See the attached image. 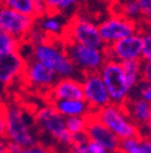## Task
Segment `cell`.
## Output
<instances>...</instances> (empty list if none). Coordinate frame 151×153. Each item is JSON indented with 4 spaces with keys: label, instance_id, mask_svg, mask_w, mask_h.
I'll return each mask as SVG.
<instances>
[{
    "label": "cell",
    "instance_id": "ba28073f",
    "mask_svg": "<svg viewBox=\"0 0 151 153\" xmlns=\"http://www.w3.org/2000/svg\"><path fill=\"white\" fill-rule=\"evenodd\" d=\"M36 21L32 16L20 13L6 6L0 5V29L18 42L26 40Z\"/></svg>",
    "mask_w": 151,
    "mask_h": 153
},
{
    "label": "cell",
    "instance_id": "e0dca14e",
    "mask_svg": "<svg viewBox=\"0 0 151 153\" xmlns=\"http://www.w3.org/2000/svg\"><path fill=\"white\" fill-rule=\"evenodd\" d=\"M50 105H52L54 109L64 118L88 117L89 114H92V111L85 100H62L54 101Z\"/></svg>",
    "mask_w": 151,
    "mask_h": 153
},
{
    "label": "cell",
    "instance_id": "277c9868",
    "mask_svg": "<svg viewBox=\"0 0 151 153\" xmlns=\"http://www.w3.org/2000/svg\"><path fill=\"white\" fill-rule=\"evenodd\" d=\"M93 114L120 141L141 135L139 128L130 120L123 106L110 103L102 109L94 112Z\"/></svg>",
    "mask_w": 151,
    "mask_h": 153
},
{
    "label": "cell",
    "instance_id": "8fae6325",
    "mask_svg": "<svg viewBox=\"0 0 151 153\" xmlns=\"http://www.w3.org/2000/svg\"><path fill=\"white\" fill-rule=\"evenodd\" d=\"M106 60L116 62H127L140 60L141 53V32L126 36L123 39L104 48Z\"/></svg>",
    "mask_w": 151,
    "mask_h": 153
},
{
    "label": "cell",
    "instance_id": "603a6c76",
    "mask_svg": "<svg viewBox=\"0 0 151 153\" xmlns=\"http://www.w3.org/2000/svg\"><path fill=\"white\" fill-rule=\"evenodd\" d=\"M0 5L27 16L33 15V0H0Z\"/></svg>",
    "mask_w": 151,
    "mask_h": 153
},
{
    "label": "cell",
    "instance_id": "83f0119b",
    "mask_svg": "<svg viewBox=\"0 0 151 153\" xmlns=\"http://www.w3.org/2000/svg\"><path fill=\"white\" fill-rule=\"evenodd\" d=\"M21 153H57V151L51 146H47L41 142H36L30 147L23 148Z\"/></svg>",
    "mask_w": 151,
    "mask_h": 153
},
{
    "label": "cell",
    "instance_id": "3957f363",
    "mask_svg": "<svg viewBox=\"0 0 151 153\" xmlns=\"http://www.w3.org/2000/svg\"><path fill=\"white\" fill-rule=\"evenodd\" d=\"M34 124L41 134L51 137L64 151L71 147V135L65 128V118L54 109L52 105L39 108L34 114Z\"/></svg>",
    "mask_w": 151,
    "mask_h": 153
},
{
    "label": "cell",
    "instance_id": "6da1fadb",
    "mask_svg": "<svg viewBox=\"0 0 151 153\" xmlns=\"http://www.w3.org/2000/svg\"><path fill=\"white\" fill-rule=\"evenodd\" d=\"M32 59L43 63L51 69L58 79H78L79 71L74 67L64 51L62 39H47L37 45L32 46ZM81 74V73H80Z\"/></svg>",
    "mask_w": 151,
    "mask_h": 153
},
{
    "label": "cell",
    "instance_id": "1f68e13d",
    "mask_svg": "<svg viewBox=\"0 0 151 153\" xmlns=\"http://www.w3.org/2000/svg\"><path fill=\"white\" fill-rule=\"evenodd\" d=\"M141 79L146 82L151 80V62L141 61Z\"/></svg>",
    "mask_w": 151,
    "mask_h": 153
},
{
    "label": "cell",
    "instance_id": "30bf717a",
    "mask_svg": "<svg viewBox=\"0 0 151 153\" xmlns=\"http://www.w3.org/2000/svg\"><path fill=\"white\" fill-rule=\"evenodd\" d=\"M98 32L104 46H109L126 36L138 33V25L128 18L114 15L108 17L98 26Z\"/></svg>",
    "mask_w": 151,
    "mask_h": 153
},
{
    "label": "cell",
    "instance_id": "d6a6232c",
    "mask_svg": "<svg viewBox=\"0 0 151 153\" xmlns=\"http://www.w3.org/2000/svg\"><path fill=\"white\" fill-rule=\"evenodd\" d=\"M22 147L20 145H17L12 141H6V151L7 153H21L22 152Z\"/></svg>",
    "mask_w": 151,
    "mask_h": 153
},
{
    "label": "cell",
    "instance_id": "7c38bea8",
    "mask_svg": "<svg viewBox=\"0 0 151 153\" xmlns=\"http://www.w3.org/2000/svg\"><path fill=\"white\" fill-rule=\"evenodd\" d=\"M22 78L24 79L28 86L37 91H45L46 94L53 86V84L58 80L57 75L51 69H48L46 66L33 59L26 61V67L22 74Z\"/></svg>",
    "mask_w": 151,
    "mask_h": 153
},
{
    "label": "cell",
    "instance_id": "5bb4252c",
    "mask_svg": "<svg viewBox=\"0 0 151 153\" xmlns=\"http://www.w3.org/2000/svg\"><path fill=\"white\" fill-rule=\"evenodd\" d=\"M26 67V60L20 51L0 52V82L4 86L11 85L22 76Z\"/></svg>",
    "mask_w": 151,
    "mask_h": 153
},
{
    "label": "cell",
    "instance_id": "8992f818",
    "mask_svg": "<svg viewBox=\"0 0 151 153\" xmlns=\"http://www.w3.org/2000/svg\"><path fill=\"white\" fill-rule=\"evenodd\" d=\"M62 43L68 59L81 74L99 72V69L106 61L104 49L88 48L63 39Z\"/></svg>",
    "mask_w": 151,
    "mask_h": 153
},
{
    "label": "cell",
    "instance_id": "5b68a950",
    "mask_svg": "<svg viewBox=\"0 0 151 153\" xmlns=\"http://www.w3.org/2000/svg\"><path fill=\"white\" fill-rule=\"evenodd\" d=\"M99 74L108 90L110 103L123 106L132 96V90L126 82L121 63L112 60H106L99 69Z\"/></svg>",
    "mask_w": 151,
    "mask_h": 153
},
{
    "label": "cell",
    "instance_id": "44dd1931",
    "mask_svg": "<svg viewBox=\"0 0 151 153\" xmlns=\"http://www.w3.org/2000/svg\"><path fill=\"white\" fill-rule=\"evenodd\" d=\"M43 1L47 9V15H58L70 10L81 0H43Z\"/></svg>",
    "mask_w": 151,
    "mask_h": 153
},
{
    "label": "cell",
    "instance_id": "2e32d148",
    "mask_svg": "<svg viewBox=\"0 0 151 153\" xmlns=\"http://www.w3.org/2000/svg\"><path fill=\"white\" fill-rule=\"evenodd\" d=\"M123 108L130 120L133 122L140 130L143 135V130L146 128L147 130L150 129V123H151V106L149 102L139 99V97H133L130 96L127 102L123 105Z\"/></svg>",
    "mask_w": 151,
    "mask_h": 153
},
{
    "label": "cell",
    "instance_id": "ac0fdd59",
    "mask_svg": "<svg viewBox=\"0 0 151 153\" xmlns=\"http://www.w3.org/2000/svg\"><path fill=\"white\" fill-rule=\"evenodd\" d=\"M39 23V29L44 33V35L50 39H62L65 25L58 15H46L43 18H40Z\"/></svg>",
    "mask_w": 151,
    "mask_h": 153
},
{
    "label": "cell",
    "instance_id": "52a82bcc",
    "mask_svg": "<svg viewBox=\"0 0 151 153\" xmlns=\"http://www.w3.org/2000/svg\"><path fill=\"white\" fill-rule=\"evenodd\" d=\"M62 39L94 49L105 48L100 39L98 26L89 21L86 16L78 13L71 17L70 21L65 25Z\"/></svg>",
    "mask_w": 151,
    "mask_h": 153
},
{
    "label": "cell",
    "instance_id": "f1b7e54d",
    "mask_svg": "<svg viewBox=\"0 0 151 153\" xmlns=\"http://www.w3.org/2000/svg\"><path fill=\"white\" fill-rule=\"evenodd\" d=\"M46 15H47V9H46L43 0H33V15H32V17L34 20L37 21Z\"/></svg>",
    "mask_w": 151,
    "mask_h": 153
},
{
    "label": "cell",
    "instance_id": "7402d4cb",
    "mask_svg": "<svg viewBox=\"0 0 151 153\" xmlns=\"http://www.w3.org/2000/svg\"><path fill=\"white\" fill-rule=\"evenodd\" d=\"M117 15L134 22L141 18L137 0H122L120 3V11Z\"/></svg>",
    "mask_w": 151,
    "mask_h": 153
},
{
    "label": "cell",
    "instance_id": "7a4b0ae2",
    "mask_svg": "<svg viewBox=\"0 0 151 153\" xmlns=\"http://www.w3.org/2000/svg\"><path fill=\"white\" fill-rule=\"evenodd\" d=\"M5 140L20 145L22 148L30 147L37 142L34 126L27 112L18 105H7L5 109Z\"/></svg>",
    "mask_w": 151,
    "mask_h": 153
},
{
    "label": "cell",
    "instance_id": "f546056e",
    "mask_svg": "<svg viewBox=\"0 0 151 153\" xmlns=\"http://www.w3.org/2000/svg\"><path fill=\"white\" fill-rule=\"evenodd\" d=\"M141 20L146 18L149 21L150 20V15H151V0H137Z\"/></svg>",
    "mask_w": 151,
    "mask_h": 153
},
{
    "label": "cell",
    "instance_id": "484cf974",
    "mask_svg": "<svg viewBox=\"0 0 151 153\" xmlns=\"http://www.w3.org/2000/svg\"><path fill=\"white\" fill-rule=\"evenodd\" d=\"M140 61L151 62V35L150 32H141V53Z\"/></svg>",
    "mask_w": 151,
    "mask_h": 153
},
{
    "label": "cell",
    "instance_id": "4316f807",
    "mask_svg": "<svg viewBox=\"0 0 151 153\" xmlns=\"http://www.w3.org/2000/svg\"><path fill=\"white\" fill-rule=\"evenodd\" d=\"M136 89L138 90V96L139 99L146 101V102H151V86H150V82L146 80H140L138 83V85L136 86Z\"/></svg>",
    "mask_w": 151,
    "mask_h": 153
},
{
    "label": "cell",
    "instance_id": "9a60e30c",
    "mask_svg": "<svg viewBox=\"0 0 151 153\" xmlns=\"http://www.w3.org/2000/svg\"><path fill=\"white\" fill-rule=\"evenodd\" d=\"M46 95L50 103L62 100H84L81 82L75 78L58 79Z\"/></svg>",
    "mask_w": 151,
    "mask_h": 153
},
{
    "label": "cell",
    "instance_id": "8d00e7d4",
    "mask_svg": "<svg viewBox=\"0 0 151 153\" xmlns=\"http://www.w3.org/2000/svg\"><path fill=\"white\" fill-rule=\"evenodd\" d=\"M57 153H71V152H70V151H64V149H63V151H61V152L57 151Z\"/></svg>",
    "mask_w": 151,
    "mask_h": 153
},
{
    "label": "cell",
    "instance_id": "836d02e7",
    "mask_svg": "<svg viewBox=\"0 0 151 153\" xmlns=\"http://www.w3.org/2000/svg\"><path fill=\"white\" fill-rule=\"evenodd\" d=\"M86 143H87V142H86ZM86 143L80 145V146H73V147H70L69 151H70L71 153H91V152L87 149Z\"/></svg>",
    "mask_w": 151,
    "mask_h": 153
},
{
    "label": "cell",
    "instance_id": "d4e9b609",
    "mask_svg": "<svg viewBox=\"0 0 151 153\" xmlns=\"http://www.w3.org/2000/svg\"><path fill=\"white\" fill-rule=\"evenodd\" d=\"M21 42L12 38L0 29V52H11V51H20Z\"/></svg>",
    "mask_w": 151,
    "mask_h": 153
},
{
    "label": "cell",
    "instance_id": "9c48e42d",
    "mask_svg": "<svg viewBox=\"0 0 151 153\" xmlns=\"http://www.w3.org/2000/svg\"><path fill=\"white\" fill-rule=\"evenodd\" d=\"M81 86L84 100L91 108L92 113L102 109L103 107L110 105V97L108 90L100 78L99 72L85 73L81 75Z\"/></svg>",
    "mask_w": 151,
    "mask_h": 153
},
{
    "label": "cell",
    "instance_id": "d6986e66",
    "mask_svg": "<svg viewBox=\"0 0 151 153\" xmlns=\"http://www.w3.org/2000/svg\"><path fill=\"white\" fill-rule=\"evenodd\" d=\"M119 153H151V141L149 136L139 135L137 137L120 141Z\"/></svg>",
    "mask_w": 151,
    "mask_h": 153
},
{
    "label": "cell",
    "instance_id": "4dcf8cb0",
    "mask_svg": "<svg viewBox=\"0 0 151 153\" xmlns=\"http://www.w3.org/2000/svg\"><path fill=\"white\" fill-rule=\"evenodd\" d=\"M5 109H6V105L0 102V139H5V131H6Z\"/></svg>",
    "mask_w": 151,
    "mask_h": 153
},
{
    "label": "cell",
    "instance_id": "e575fe53",
    "mask_svg": "<svg viewBox=\"0 0 151 153\" xmlns=\"http://www.w3.org/2000/svg\"><path fill=\"white\" fill-rule=\"evenodd\" d=\"M0 153H7L6 151V140L0 139Z\"/></svg>",
    "mask_w": 151,
    "mask_h": 153
},
{
    "label": "cell",
    "instance_id": "cb8c5ba5",
    "mask_svg": "<svg viewBox=\"0 0 151 153\" xmlns=\"http://www.w3.org/2000/svg\"><path fill=\"white\" fill-rule=\"evenodd\" d=\"M87 117H70L65 118V128L70 135L82 134L86 130Z\"/></svg>",
    "mask_w": 151,
    "mask_h": 153
},
{
    "label": "cell",
    "instance_id": "d590c367",
    "mask_svg": "<svg viewBox=\"0 0 151 153\" xmlns=\"http://www.w3.org/2000/svg\"><path fill=\"white\" fill-rule=\"evenodd\" d=\"M4 88H5V86L3 85V83H1V82H0V94H1V92H3V90H4Z\"/></svg>",
    "mask_w": 151,
    "mask_h": 153
},
{
    "label": "cell",
    "instance_id": "4fadbf2b",
    "mask_svg": "<svg viewBox=\"0 0 151 153\" xmlns=\"http://www.w3.org/2000/svg\"><path fill=\"white\" fill-rule=\"evenodd\" d=\"M85 132H86L88 141H93L100 145L109 153H119L120 140L108 128H105L96 118V116L93 113L87 117Z\"/></svg>",
    "mask_w": 151,
    "mask_h": 153
},
{
    "label": "cell",
    "instance_id": "ffe728a7",
    "mask_svg": "<svg viewBox=\"0 0 151 153\" xmlns=\"http://www.w3.org/2000/svg\"><path fill=\"white\" fill-rule=\"evenodd\" d=\"M122 69H123V74L126 82L129 86V89L133 90L136 89V86L138 85V83L141 79V61L140 60H136V61H127V62H122L121 63Z\"/></svg>",
    "mask_w": 151,
    "mask_h": 153
}]
</instances>
